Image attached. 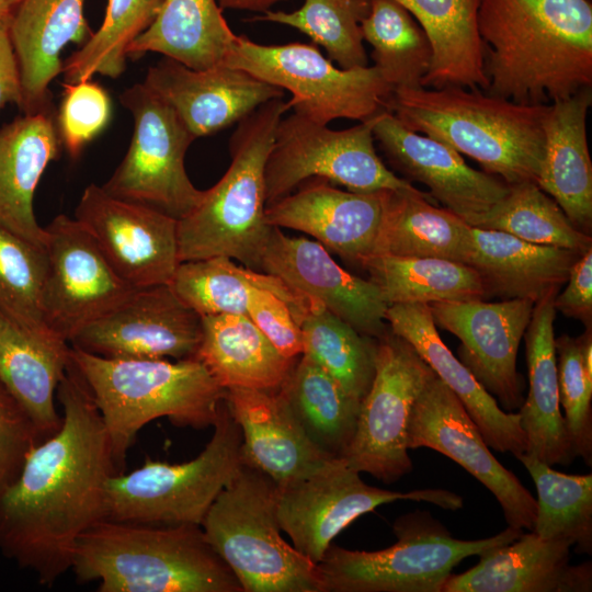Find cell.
I'll return each instance as SVG.
<instances>
[{
    "label": "cell",
    "instance_id": "cell-49",
    "mask_svg": "<svg viewBox=\"0 0 592 592\" xmlns=\"http://www.w3.org/2000/svg\"><path fill=\"white\" fill-rule=\"evenodd\" d=\"M42 441L32 417L0 382V492L15 480L29 453Z\"/></svg>",
    "mask_w": 592,
    "mask_h": 592
},
{
    "label": "cell",
    "instance_id": "cell-54",
    "mask_svg": "<svg viewBox=\"0 0 592 592\" xmlns=\"http://www.w3.org/2000/svg\"><path fill=\"white\" fill-rule=\"evenodd\" d=\"M19 0H0V16H10Z\"/></svg>",
    "mask_w": 592,
    "mask_h": 592
},
{
    "label": "cell",
    "instance_id": "cell-32",
    "mask_svg": "<svg viewBox=\"0 0 592 592\" xmlns=\"http://www.w3.org/2000/svg\"><path fill=\"white\" fill-rule=\"evenodd\" d=\"M70 362V344L30 331L0 311V382L25 408L43 440L61 426L57 387Z\"/></svg>",
    "mask_w": 592,
    "mask_h": 592
},
{
    "label": "cell",
    "instance_id": "cell-26",
    "mask_svg": "<svg viewBox=\"0 0 592 592\" xmlns=\"http://www.w3.org/2000/svg\"><path fill=\"white\" fill-rule=\"evenodd\" d=\"M225 401L242 433V463L276 485L301 478L333 458L307 436L277 389L232 387Z\"/></svg>",
    "mask_w": 592,
    "mask_h": 592
},
{
    "label": "cell",
    "instance_id": "cell-33",
    "mask_svg": "<svg viewBox=\"0 0 592 592\" xmlns=\"http://www.w3.org/2000/svg\"><path fill=\"white\" fill-rule=\"evenodd\" d=\"M420 190H384L374 254L437 258L468 264L471 226Z\"/></svg>",
    "mask_w": 592,
    "mask_h": 592
},
{
    "label": "cell",
    "instance_id": "cell-20",
    "mask_svg": "<svg viewBox=\"0 0 592 592\" xmlns=\"http://www.w3.org/2000/svg\"><path fill=\"white\" fill-rule=\"evenodd\" d=\"M372 123L374 140L390 164L424 184L431 197L471 227L508 193L509 184L499 177L469 167L454 148L409 129L389 111Z\"/></svg>",
    "mask_w": 592,
    "mask_h": 592
},
{
    "label": "cell",
    "instance_id": "cell-27",
    "mask_svg": "<svg viewBox=\"0 0 592 592\" xmlns=\"http://www.w3.org/2000/svg\"><path fill=\"white\" fill-rule=\"evenodd\" d=\"M92 32L84 0H19L10 15L24 113L49 107L48 87L61 73V53L69 43H84Z\"/></svg>",
    "mask_w": 592,
    "mask_h": 592
},
{
    "label": "cell",
    "instance_id": "cell-8",
    "mask_svg": "<svg viewBox=\"0 0 592 592\" xmlns=\"http://www.w3.org/2000/svg\"><path fill=\"white\" fill-rule=\"evenodd\" d=\"M205 448L193 459L169 464L147 458L105 483L104 519L119 522L201 525L220 491L242 465V433L224 399Z\"/></svg>",
    "mask_w": 592,
    "mask_h": 592
},
{
    "label": "cell",
    "instance_id": "cell-1",
    "mask_svg": "<svg viewBox=\"0 0 592 592\" xmlns=\"http://www.w3.org/2000/svg\"><path fill=\"white\" fill-rule=\"evenodd\" d=\"M56 398L60 429L32 448L0 492V553L45 587L70 570L78 538L104 519L106 480L119 474L101 414L71 360Z\"/></svg>",
    "mask_w": 592,
    "mask_h": 592
},
{
    "label": "cell",
    "instance_id": "cell-37",
    "mask_svg": "<svg viewBox=\"0 0 592 592\" xmlns=\"http://www.w3.org/2000/svg\"><path fill=\"white\" fill-rule=\"evenodd\" d=\"M217 0H163L152 23L127 48V57L158 53L192 69L221 64L236 38Z\"/></svg>",
    "mask_w": 592,
    "mask_h": 592
},
{
    "label": "cell",
    "instance_id": "cell-24",
    "mask_svg": "<svg viewBox=\"0 0 592 592\" xmlns=\"http://www.w3.org/2000/svg\"><path fill=\"white\" fill-rule=\"evenodd\" d=\"M389 329L408 341L434 374L457 396L487 445L515 457L526 452L519 412H506L442 341L428 304L389 305Z\"/></svg>",
    "mask_w": 592,
    "mask_h": 592
},
{
    "label": "cell",
    "instance_id": "cell-17",
    "mask_svg": "<svg viewBox=\"0 0 592 592\" xmlns=\"http://www.w3.org/2000/svg\"><path fill=\"white\" fill-rule=\"evenodd\" d=\"M428 447L456 462L498 500L508 525L533 530L536 500L492 455L457 396L434 374L417 398L408 448Z\"/></svg>",
    "mask_w": 592,
    "mask_h": 592
},
{
    "label": "cell",
    "instance_id": "cell-53",
    "mask_svg": "<svg viewBox=\"0 0 592 592\" xmlns=\"http://www.w3.org/2000/svg\"><path fill=\"white\" fill-rule=\"evenodd\" d=\"M280 1L285 0H217L221 9L247 10L263 13Z\"/></svg>",
    "mask_w": 592,
    "mask_h": 592
},
{
    "label": "cell",
    "instance_id": "cell-16",
    "mask_svg": "<svg viewBox=\"0 0 592 592\" xmlns=\"http://www.w3.org/2000/svg\"><path fill=\"white\" fill-rule=\"evenodd\" d=\"M75 218L130 288L170 284L180 263L178 219L88 185Z\"/></svg>",
    "mask_w": 592,
    "mask_h": 592
},
{
    "label": "cell",
    "instance_id": "cell-40",
    "mask_svg": "<svg viewBox=\"0 0 592 592\" xmlns=\"http://www.w3.org/2000/svg\"><path fill=\"white\" fill-rule=\"evenodd\" d=\"M516 458L530 473L537 490L533 532L547 540L592 554V475H568L528 455Z\"/></svg>",
    "mask_w": 592,
    "mask_h": 592
},
{
    "label": "cell",
    "instance_id": "cell-3",
    "mask_svg": "<svg viewBox=\"0 0 592 592\" xmlns=\"http://www.w3.org/2000/svg\"><path fill=\"white\" fill-rule=\"evenodd\" d=\"M70 570L99 592H243L194 524L100 520L78 538Z\"/></svg>",
    "mask_w": 592,
    "mask_h": 592
},
{
    "label": "cell",
    "instance_id": "cell-29",
    "mask_svg": "<svg viewBox=\"0 0 592 592\" xmlns=\"http://www.w3.org/2000/svg\"><path fill=\"white\" fill-rule=\"evenodd\" d=\"M549 294L534 304L524 332L530 389L520 407V424L526 454L548 465L567 466L577 454L561 414L558 389L554 321L556 309Z\"/></svg>",
    "mask_w": 592,
    "mask_h": 592
},
{
    "label": "cell",
    "instance_id": "cell-52",
    "mask_svg": "<svg viewBox=\"0 0 592 592\" xmlns=\"http://www.w3.org/2000/svg\"><path fill=\"white\" fill-rule=\"evenodd\" d=\"M22 104L20 70L10 35V16H0V110Z\"/></svg>",
    "mask_w": 592,
    "mask_h": 592
},
{
    "label": "cell",
    "instance_id": "cell-42",
    "mask_svg": "<svg viewBox=\"0 0 592 592\" xmlns=\"http://www.w3.org/2000/svg\"><path fill=\"white\" fill-rule=\"evenodd\" d=\"M300 329L303 354L362 401L375 374L377 339L360 333L321 304L306 314Z\"/></svg>",
    "mask_w": 592,
    "mask_h": 592
},
{
    "label": "cell",
    "instance_id": "cell-38",
    "mask_svg": "<svg viewBox=\"0 0 592 592\" xmlns=\"http://www.w3.org/2000/svg\"><path fill=\"white\" fill-rule=\"evenodd\" d=\"M277 390L309 440L325 454L342 457L356 431L361 400L305 354Z\"/></svg>",
    "mask_w": 592,
    "mask_h": 592
},
{
    "label": "cell",
    "instance_id": "cell-22",
    "mask_svg": "<svg viewBox=\"0 0 592 592\" xmlns=\"http://www.w3.org/2000/svg\"><path fill=\"white\" fill-rule=\"evenodd\" d=\"M144 83L178 114L195 137H204L240 122L283 90L224 62L192 69L163 57L152 65Z\"/></svg>",
    "mask_w": 592,
    "mask_h": 592
},
{
    "label": "cell",
    "instance_id": "cell-4",
    "mask_svg": "<svg viewBox=\"0 0 592 592\" xmlns=\"http://www.w3.org/2000/svg\"><path fill=\"white\" fill-rule=\"evenodd\" d=\"M547 109L463 87L396 89L385 106L409 129L447 144L508 184L536 182Z\"/></svg>",
    "mask_w": 592,
    "mask_h": 592
},
{
    "label": "cell",
    "instance_id": "cell-34",
    "mask_svg": "<svg viewBox=\"0 0 592 592\" xmlns=\"http://www.w3.org/2000/svg\"><path fill=\"white\" fill-rule=\"evenodd\" d=\"M413 15L432 47L421 87L441 89L488 87L483 44L477 29L480 0H396Z\"/></svg>",
    "mask_w": 592,
    "mask_h": 592
},
{
    "label": "cell",
    "instance_id": "cell-21",
    "mask_svg": "<svg viewBox=\"0 0 592 592\" xmlns=\"http://www.w3.org/2000/svg\"><path fill=\"white\" fill-rule=\"evenodd\" d=\"M261 271L319 301L362 334L379 339L389 330L388 304L379 288L342 269L318 241L288 237L272 227Z\"/></svg>",
    "mask_w": 592,
    "mask_h": 592
},
{
    "label": "cell",
    "instance_id": "cell-15",
    "mask_svg": "<svg viewBox=\"0 0 592 592\" xmlns=\"http://www.w3.org/2000/svg\"><path fill=\"white\" fill-rule=\"evenodd\" d=\"M44 228L47 252L44 319L53 333L69 343L134 288L114 272L76 218L57 215Z\"/></svg>",
    "mask_w": 592,
    "mask_h": 592
},
{
    "label": "cell",
    "instance_id": "cell-11",
    "mask_svg": "<svg viewBox=\"0 0 592 592\" xmlns=\"http://www.w3.org/2000/svg\"><path fill=\"white\" fill-rule=\"evenodd\" d=\"M119 100L133 116L134 130L125 157L102 187L113 196L181 219L204 196L184 167L186 150L196 138L144 82L126 89Z\"/></svg>",
    "mask_w": 592,
    "mask_h": 592
},
{
    "label": "cell",
    "instance_id": "cell-25",
    "mask_svg": "<svg viewBox=\"0 0 592 592\" xmlns=\"http://www.w3.org/2000/svg\"><path fill=\"white\" fill-rule=\"evenodd\" d=\"M570 547L523 533L481 553L466 572L451 573L442 592H590L592 563L570 565Z\"/></svg>",
    "mask_w": 592,
    "mask_h": 592
},
{
    "label": "cell",
    "instance_id": "cell-50",
    "mask_svg": "<svg viewBox=\"0 0 592 592\" xmlns=\"http://www.w3.org/2000/svg\"><path fill=\"white\" fill-rule=\"evenodd\" d=\"M247 315L284 357L296 360L303 354L300 326L287 304L274 293L254 287Z\"/></svg>",
    "mask_w": 592,
    "mask_h": 592
},
{
    "label": "cell",
    "instance_id": "cell-2",
    "mask_svg": "<svg viewBox=\"0 0 592 592\" xmlns=\"http://www.w3.org/2000/svg\"><path fill=\"white\" fill-rule=\"evenodd\" d=\"M486 93L549 105L592 87L589 0H480Z\"/></svg>",
    "mask_w": 592,
    "mask_h": 592
},
{
    "label": "cell",
    "instance_id": "cell-36",
    "mask_svg": "<svg viewBox=\"0 0 592 592\" xmlns=\"http://www.w3.org/2000/svg\"><path fill=\"white\" fill-rule=\"evenodd\" d=\"M169 285L200 316L247 315L254 287L269 289L284 300L299 326L306 314L320 304L277 276L237 265L227 257L180 262Z\"/></svg>",
    "mask_w": 592,
    "mask_h": 592
},
{
    "label": "cell",
    "instance_id": "cell-43",
    "mask_svg": "<svg viewBox=\"0 0 592 592\" xmlns=\"http://www.w3.org/2000/svg\"><path fill=\"white\" fill-rule=\"evenodd\" d=\"M476 227L581 253L592 248L591 236L578 230L556 201L533 181L509 184L505 196L482 216Z\"/></svg>",
    "mask_w": 592,
    "mask_h": 592
},
{
    "label": "cell",
    "instance_id": "cell-5",
    "mask_svg": "<svg viewBox=\"0 0 592 592\" xmlns=\"http://www.w3.org/2000/svg\"><path fill=\"white\" fill-rule=\"evenodd\" d=\"M109 435L113 460L123 473L138 432L166 417L180 428L213 426L226 389L195 357L110 358L70 345Z\"/></svg>",
    "mask_w": 592,
    "mask_h": 592
},
{
    "label": "cell",
    "instance_id": "cell-31",
    "mask_svg": "<svg viewBox=\"0 0 592 592\" xmlns=\"http://www.w3.org/2000/svg\"><path fill=\"white\" fill-rule=\"evenodd\" d=\"M468 265L479 274L487 298L531 299L558 294L579 251L531 243L506 232L471 227Z\"/></svg>",
    "mask_w": 592,
    "mask_h": 592
},
{
    "label": "cell",
    "instance_id": "cell-19",
    "mask_svg": "<svg viewBox=\"0 0 592 592\" xmlns=\"http://www.w3.org/2000/svg\"><path fill=\"white\" fill-rule=\"evenodd\" d=\"M534 304L517 298L429 304L435 325L460 340L458 360L504 411L520 409L524 401L516 357Z\"/></svg>",
    "mask_w": 592,
    "mask_h": 592
},
{
    "label": "cell",
    "instance_id": "cell-7",
    "mask_svg": "<svg viewBox=\"0 0 592 592\" xmlns=\"http://www.w3.org/2000/svg\"><path fill=\"white\" fill-rule=\"evenodd\" d=\"M201 527L243 592H325L318 563L282 537L276 483L260 470L242 463Z\"/></svg>",
    "mask_w": 592,
    "mask_h": 592
},
{
    "label": "cell",
    "instance_id": "cell-46",
    "mask_svg": "<svg viewBox=\"0 0 592 592\" xmlns=\"http://www.w3.org/2000/svg\"><path fill=\"white\" fill-rule=\"evenodd\" d=\"M46 272V248L0 224V311L30 331L56 335L43 312Z\"/></svg>",
    "mask_w": 592,
    "mask_h": 592
},
{
    "label": "cell",
    "instance_id": "cell-48",
    "mask_svg": "<svg viewBox=\"0 0 592 592\" xmlns=\"http://www.w3.org/2000/svg\"><path fill=\"white\" fill-rule=\"evenodd\" d=\"M62 99L55 122L61 145L75 159L107 125L112 111L111 99L91 79L62 83Z\"/></svg>",
    "mask_w": 592,
    "mask_h": 592
},
{
    "label": "cell",
    "instance_id": "cell-44",
    "mask_svg": "<svg viewBox=\"0 0 592 592\" xmlns=\"http://www.w3.org/2000/svg\"><path fill=\"white\" fill-rule=\"evenodd\" d=\"M163 0H109L101 26L62 64L64 83L92 79L96 73L119 77L127 48L157 16Z\"/></svg>",
    "mask_w": 592,
    "mask_h": 592
},
{
    "label": "cell",
    "instance_id": "cell-45",
    "mask_svg": "<svg viewBox=\"0 0 592 592\" xmlns=\"http://www.w3.org/2000/svg\"><path fill=\"white\" fill-rule=\"evenodd\" d=\"M368 12V0H305L293 12L265 11L251 21L288 25L322 46L331 61L340 68L366 67L360 23Z\"/></svg>",
    "mask_w": 592,
    "mask_h": 592
},
{
    "label": "cell",
    "instance_id": "cell-18",
    "mask_svg": "<svg viewBox=\"0 0 592 592\" xmlns=\"http://www.w3.org/2000/svg\"><path fill=\"white\" fill-rule=\"evenodd\" d=\"M202 338V318L169 284L133 289L69 344L110 358H190Z\"/></svg>",
    "mask_w": 592,
    "mask_h": 592
},
{
    "label": "cell",
    "instance_id": "cell-23",
    "mask_svg": "<svg viewBox=\"0 0 592 592\" xmlns=\"http://www.w3.org/2000/svg\"><path fill=\"white\" fill-rule=\"evenodd\" d=\"M299 185L297 192L266 205L265 223L310 235L327 250L363 266L374 254L384 190L342 191L321 178Z\"/></svg>",
    "mask_w": 592,
    "mask_h": 592
},
{
    "label": "cell",
    "instance_id": "cell-35",
    "mask_svg": "<svg viewBox=\"0 0 592 592\" xmlns=\"http://www.w3.org/2000/svg\"><path fill=\"white\" fill-rule=\"evenodd\" d=\"M195 358L225 389H278L297 360L284 357L248 315H208Z\"/></svg>",
    "mask_w": 592,
    "mask_h": 592
},
{
    "label": "cell",
    "instance_id": "cell-12",
    "mask_svg": "<svg viewBox=\"0 0 592 592\" xmlns=\"http://www.w3.org/2000/svg\"><path fill=\"white\" fill-rule=\"evenodd\" d=\"M311 178L335 182L354 192L415 189L388 169L377 155L372 117L334 130L294 112L280 121L267 157L266 205Z\"/></svg>",
    "mask_w": 592,
    "mask_h": 592
},
{
    "label": "cell",
    "instance_id": "cell-28",
    "mask_svg": "<svg viewBox=\"0 0 592 592\" xmlns=\"http://www.w3.org/2000/svg\"><path fill=\"white\" fill-rule=\"evenodd\" d=\"M591 88L548 105L544 152L536 184L560 206L572 225L592 230V162L587 138Z\"/></svg>",
    "mask_w": 592,
    "mask_h": 592
},
{
    "label": "cell",
    "instance_id": "cell-9",
    "mask_svg": "<svg viewBox=\"0 0 592 592\" xmlns=\"http://www.w3.org/2000/svg\"><path fill=\"white\" fill-rule=\"evenodd\" d=\"M392 530L397 542L382 550H351L331 544L318 563L325 592H442L463 559L523 534V528L508 525L491 537L463 540L420 511L397 519Z\"/></svg>",
    "mask_w": 592,
    "mask_h": 592
},
{
    "label": "cell",
    "instance_id": "cell-47",
    "mask_svg": "<svg viewBox=\"0 0 592 592\" xmlns=\"http://www.w3.org/2000/svg\"><path fill=\"white\" fill-rule=\"evenodd\" d=\"M559 402L577 456L592 465V332L555 339Z\"/></svg>",
    "mask_w": 592,
    "mask_h": 592
},
{
    "label": "cell",
    "instance_id": "cell-14",
    "mask_svg": "<svg viewBox=\"0 0 592 592\" xmlns=\"http://www.w3.org/2000/svg\"><path fill=\"white\" fill-rule=\"evenodd\" d=\"M434 372L390 329L377 339L375 374L361 401L354 437L342 458L354 470L386 482L412 470L408 425L414 402Z\"/></svg>",
    "mask_w": 592,
    "mask_h": 592
},
{
    "label": "cell",
    "instance_id": "cell-6",
    "mask_svg": "<svg viewBox=\"0 0 592 592\" xmlns=\"http://www.w3.org/2000/svg\"><path fill=\"white\" fill-rule=\"evenodd\" d=\"M288 102L276 98L237 123L231 162L197 206L178 220L179 260L235 259L261 271L272 227L265 223V166Z\"/></svg>",
    "mask_w": 592,
    "mask_h": 592
},
{
    "label": "cell",
    "instance_id": "cell-10",
    "mask_svg": "<svg viewBox=\"0 0 592 592\" xmlns=\"http://www.w3.org/2000/svg\"><path fill=\"white\" fill-rule=\"evenodd\" d=\"M223 62L287 90L295 113L323 125L369 119L392 92L375 66L335 67L310 44L263 45L237 35Z\"/></svg>",
    "mask_w": 592,
    "mask_h": 592
},
{
    "label": "cell",
    "instance_id": "cell-13",
    "mask_svg": "<svg viewBox=\"0 0 592 592\" xmlns=\"http://www.w3.org/2000/svg\"><path fill=\"white\" fill-rule=\"evenodd\" d=\"M399 500L425 501L458 510L463 499L443 489L391 491L366 485L342 457L307 476L276 485V516L293 546L319 563L332 540L361 515Z\"/></svg>",
    "mask_w": 592,
    "mask_h": 592
},
{
    "label": "cell",
    "instance_id": "cell-30",
    "mask_svg": "<svg viewBox=\"0 0 592 592\" xmlns=\"http://www.w3.org/2000/svg\"><path fill=\"white\" fill-rule=\"evenodd\" d=\"M60 146L49 107L0 127V224L43 247L46 231L35 218L34 193Z\"/></svg>",
    "mask_w": 592,
    "mask_h": 592
},
{
    "label": "cell",
    "instance_id": "cell-41",
    "mask_svg": "<svg viewBox=\"0 0 592 592\" xmlns=\"http://www.w3.org/2000/svg\"><path fill=\"white\" fill-rule=\"evenodd\" d=\"M371 57L392 91L419 88L432 60L431 43L411 13L396 0H368L360 23Z\"/></svg>",
    "mask_w": 592,
    "mask_h": 592
},
{
    "label": "cell",
    "instance_id": "cell-51",
    "mask_svg": "<svg viewBox=\"0 0 592 592\" xmlns=\"http://www.w3.org/2000/svg\"><path fill=\"white\" fill-rule=\"evenodd\" d=\"M568 284L554 299L556 310L580 320L585 328L592 325V248L583 252L571 266Z\"/></svg>",
    "mask_w": 592,
    "mask_h": 592
},
{
    "label": "cell",
    "instance_id": "cell-39",
    "mask_svg": "<svg viewBox=\"0 0 592 592\" xmlns=\"http://www.w3.org/2000/svg\"><path fill=\"white\" fill-rule=\"evenodd\" d=\"M363 267L388 306L487 299L479 274L465 263L379 254L369 257Z\"/></svg>",
    "mask_w": 592,
    "mask_h": 592
}]
</instances>
